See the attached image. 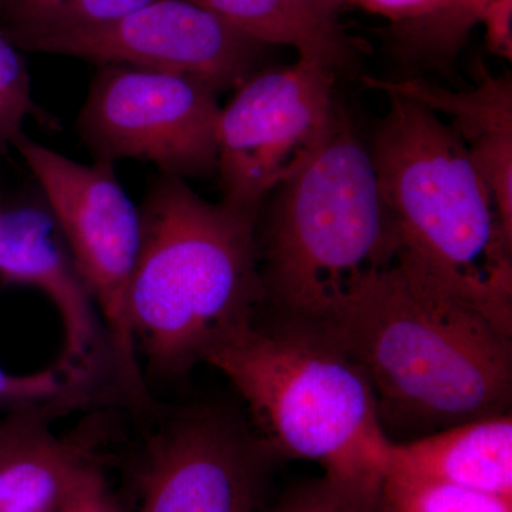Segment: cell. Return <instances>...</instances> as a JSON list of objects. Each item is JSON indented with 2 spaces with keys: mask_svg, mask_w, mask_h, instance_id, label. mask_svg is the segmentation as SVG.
I'll use <instances>...</instances> for the list:
<instances>
[{
  "mask_svg": "<svg viewBox=\"0 0 512 512\" xmlns=\"http://www.w3.org/2000/svg\"><path fill=\"white\" fill-rule=\"evenodd\" d=\"M28 117L47 121L32 99L25 60L18 47L0 33V150L13 146L23 136V123Z\"/></svg>",
  "mask_w": 512,
  "mask_h": 512,
  "instance_id": "d6986e66",
  "label": "cell"
},
{
  "mask_svg": "<svg viewBox=\"0 0 512 512\" xmlns=\"http://www.w3.org/2000/svg\"><path fill=\"white\" fill-rule=\"evenodd\" d=\"M56 512H120L106 477L92 463L84 468Z\"/></svg>",
  "mask_w": 512,
  "mask_h": 512,
  "instance_id": "7402d4cb",
  "label": "cell"
},
{
  "mask_svg": "<svg viewBox=\"0 0 512 512\" xmlns=\"http://www.w3.org/2000/svg\"><path fill=\"white\" fill-rule=\"evenodd\" d=\"M45 410L53 409L19 410L0 420V457L30 433L39 427L46 426Z\"/></svg>",
  "mask_w": 512,
  "mask_h": 512,
  "instance_id": "cb8c5ba5",
  "label": "cell"
},
{
  "mask_svg": "<svg viewBox=\"0 0 512 512\" xmlns=\"http://www.w3.org/2000/svg\"><path fill=\"white\" fill-rule=\"evenodd\" d=\"M386 473L512 498L511 413L392 443Z\"/></svg>",
  "mask_w": 512,
  "mask_h": 512,
  "instance_id": "4fadbf2b",
  "label": "cell"
},
{
  "mask_svg": "<svg viewBox=\"0 0 512 512\" xmlns=\"http://www.w3.org/2000/svg\"><path fill=\"white\" fill-rule=\"evenodd\" d=\"M336 6L352 5L383 16L400 32L446 12L457 0H335Z\"/></svg>",
  "mask_w": 512,
  "mask_h": 512,
  "instance_id": "44dd1931",
  "label": "cell"
},
{
  "mask_svg": "<svg viewBox=\"0 0 512 512\" xmlns=\"http://www.w3.org/2000/svg\"><path fill=\"white\" fill-rule=\"evenodd\" d=\"M92 463L82 441L39 427L0 457V512H56Z\"/></svg>",
  "mask_w": 512,
  "mask_h": 512,
  "instance_id": "5bb4252c",
  "label": "cell"
},
{
  "mask_svg": "<svg viewBox=\"0 0 512 512\" xmlns=\"http://www.w3.org/2000/svg\"><path fill=\"white\" fill-rule=\"evenodd\" d=\"M367 150L403 248L512 336V237L470 151L439 114L384 92Z\"/></svg>",
  "mask_w": 512,
  "mask_h": 512,
  "instance_id": "277c9868",
  "label": "cell"
},
{
  "mask_svg": "<svg viewBox=\"0 0 512 512\" xmlns=\"http://www.w3.org/2000/svg\"><path fill=\"white\" fill-rule=\"evenodd\" d=\"M382 484L325 474L292 488L266 512H384Z\"/></svg>",
  "mask_w": 512,
  "mask_h": 512,
  "instance_id": "ac0fdd59",
  "label": "cell"
},
{
  "mask_svg": "<svg viewBox=\"0 0 512 512\" xmlns=\"http://www.w3.org/2000/svg\"><path fill=\"white\" fill-rule=\"evenodd\" d=\"M222 22L261 45H285L299 57L338 69L350 50L336 23L325 22L289 0H195Z\"/></svg>",
  "mask_w": 512,
  "mask_h": 512,
  "instance_id": "9a60e30c",
  "label": "cell"
},
{
  "mask_svg": "<svg viewBox=\"0 0 512 512\" xmlns=\"http://www.w3.org/2000/svg\"><path fill=\"white\" fill-rule=\"evenodd\" d=\"M138 210L128 320L148 372L168 379L255 320L264 303L259 211L204 200L173 175H161Z\"/></svg>",
  "mask_w": 512,
  "mask_h": 512,
  "instance_id": "3957f363",
  "label": "cell"
},
{
  "mask_svg": "<svg viewBox=\"0 0 512 512\" xmlns=\"http://www.w3.org/2000/svg\"><path fill=\"white\" fill-rule=\"evenodd\" d=\"M259 45L195 0H156L113 22L39 37L23 49L185 74L220 93L255 73Z\"/></svg>",
  "mask_w": 512,
  "mask_h": 512,
  "instance_id": "9c48e42d",
  "label": "cell"
},
{
  "mask_svg": "<svg viewBox=\"0 0 512 512\" xmlns=\"http://www.w3.org/2000/svg\"><path fill=\"white\" fill-rule=\"evenodd\" d=\"M156 0H0V33L18 49L39 37L113 22Z\"/></svg>",
  "mask_w": 512,
  "mask_h": 512,
  "instance_id": "2e32d148",
  "label": "cell"
},
{
  "mask_svg": "<svg viewBox=\"0 0 512 512\" xmlns=\"http://www.w3.org/2000/svg\"><path fill=\"white\" fill-rule=\"evenodd\" d=\"M28 165L77 271L92 293L121 386L147 397L127 313V289L140 245V210L124 191L114 163H77L25 134L13 143Z\"/></svg>",
  "mask_w": 512,
  "mask_h": 512,
  "instance_id": "8992f818",
  "label": "cell"
},
{
  "mask_svg": "<svg viewBox=\"0 0 512 512\" xmlns=\"http://www.w3.org/2000/svg\"><path fill=\"white\" fill-rule=\"evenodd\" d=\"M289 2L295 3L296 6L306 10L320 20L325 22H335L336 6L335 0H289Z\"/></svg>",
  "mask_w": 512,
  "mask_h": 512,
  "instance_id": "d4e9b609",
  "label": "cell"
},
{
  "mask_svg": "<svg viewBox=\"0 0 512 512\" xmlns=\"http://www.w3.org/2000/svg\"><path fill=\"white\" fill-rule=\"evenodd\" d=\"M487 46L494 55L512 59V0H494L485 12Z\"/></svg>",
  "mask_w": 512,
  "mask_h": 512,
  "instance_id": "603a6c76",
  "label": "cell"
},
{
  "mask_svg": "<svg viewBox=\"0 0 512 512\" xmlns=\"http://www.w3.org/2000/svg\"><path fill=\"white\" fill-rule=\"evenodd\" d=\"M268 197L256 234L264 302L275 322L335 338L357 292L403 247L367 144L342 107Z\"/></svg>",
  "mask_w": 512,
  "mask_h": 512,
  "instance_id": "7a4b0ae2",
  "label": "cell"
},
{
  "mask_svg": "<svg viewBox=\"0 0 512 512\" xmlns=\"http://www.w3.org/2000/svg\"><path fill=\"white\" fill-rule=\"evenodd\" d=\"M84 384L60 365L29 375H15L0 365V407L13 412L57 409L64 400L73 402Z\"/></svg>",
  "mask_w": 512,
  "mask_h": 512,
  "instance_id": "ffe728a7",
  "label": "cell"
},
{
  "mask_svg": "<svg viewBox=\"0 0 512 512\" xmlns=\"http://www.w3.org/2000/svg\"><path fill=\"white\" fill-rule=\"evenodd\" d=\"M382 504L384 512H512V498L400 473L384 474Z\"/></svg>",
  "mask_w": 512,
  "mask_h": 512,
  "instance_id": "e0dca14e",
  "label": "cell"
},
{
  "mask_svg": "<svg viewBox=\"0 0 512 512\" xmlns=\"http://www.w3.org/2000/svg\"><path fill=\"white\" fill-rule=\"evenodd\" d=\"M275 458L231 417L185 414L150 441L137 512H266Z\"/></svg>",
  "mask_w": 512,
  "mask_h": 512,
  "instance_id": "30bf717a",
  "label": "cell"
},
{
  "mask_svg": "<svg viewBox=\"0 0 512 512\" xmlns=\"http://www.w3.org/2000/svg\"><path fill=\"white\" fill-rule=\"evenodd\" d=\"M204 362L235 387L276 458L315 461L330 477L383 481L393 441L366 373L332 336L252 320Z\"/></svg>",
  "mask_w": 512,
  "mask_h": 512,
  "instance_id": "5b68a950",
  "label": "cell"
},
{
  "mask_svg": "<svg viewBox=\"0 0 512 512\" xmlns=\"http://www.w3.org/2000/svg\"><path fill=\"white\" fill-rule=\"evenodd\" d=\"M335 339L372 384L390 440L511 413L512 336L403 247L357 292Z\"/></svg>",
  "mask_w": 512,
  "mask_h": 512,
  "instance_id": "6da1fadb",
  "label": "cell"
},
{
  "mask_svg": "<svg viewBox=\"0 0 512 512\" xmlns=\"http://www.w3.org/2000/svg\"><path fill=\"white\" fill-rule=\"evenodd\" d=\"M335 70L299 57L249 76L221 107L217 171L222 200L261 211L276 185L318 146L335 119Z\"/></svg>",
  "mask_w": 512,
  "mask_h": 512,
  "instance_id": "ba28073f",
  "label": "cell"
},
{
  "mask_svg": "<svg viewBox=\"0 0 512 512\" xmlns=\"http://www.w3.org/2000/svg\"><path fill=\"white\" fill-rule=\"evenodd\" d=\"M0 279L45 293L62 322L59 365L86 383L109 343L92 293L60 242L49 211L28 205L0 212Z\"/></svg>",
  "mask_w": 512,
  "mask_h": 512,
  "instance_id": "8fae6325",
  "label": "cell"
},
{
  "mask_svg": "<svg viewBox=\"0 0 512 512\" xmlns=\"http://www.w3.org/2000/svg\"><path fill=\"white\" fill-rule=\"evenodd\" d=\"M363 82L380 92L416 100L450 119V127L466 144L490 188L505 231L512 237V80L494 76L483 64L474 66V86L448 90L423 79H375Z\"/></svg>",
  "mask_w": 512,
  "mask_h": 512,
  "instance_id": "7c38bea8",
  "label": "cell"
},
{
  "mask_svg": "<svg viewBox=\"0 0 512 512\" xmlns=\"http://www.w3.org/2000/svg\"><path fill=\"white\" fill-rule=\"evenodd\" d=\"M218 92L185 74L103 64L77 128L96 160L146 161L163 175L217 170Z\"/></svg>",
  "mask_w": 512,
  "mask_h": 512,
  "instance_id": "52a82bcc",
  "label": "cell"
}]
</instances>
